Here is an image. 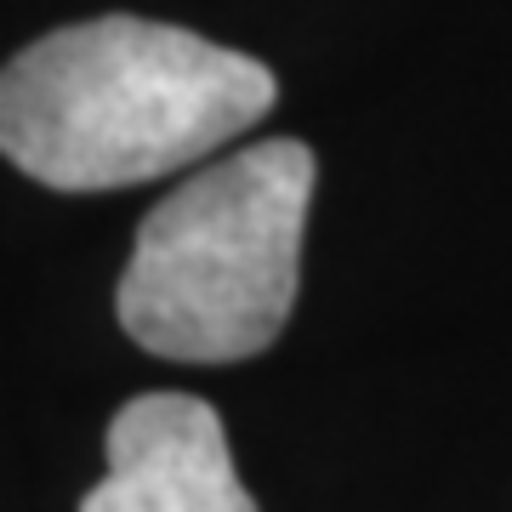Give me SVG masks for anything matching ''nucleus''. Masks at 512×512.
<instances>
[{
    "mask_svg": "<svg viewBox=\"0 0 512 512\" xmlns=\"http://www.w3.org/2000/svg\"><path fill=\"white\" fill-rule=\"evenodd\" d=\"M274 97L268 63L194 29L92 18L0 69V154L57 194H103L228 148Z\"/></svg>",
    "mask_w": 512,
    "mask_h": 512,
    "instance_id": "nucleus-1",
    "label": "nucleus"
},
{
    "mask_svg": "<svg viewBox=\"0 0 512 512\" xmlns=\"http://www.w3.org/2000/svg\"><path fill=\"white\" fill-rule=\"evenodd\" d=\"M313 148L251 143L171 188L137 228L120 274V325L177 365H239L274 348L296 308Z\"/></svg>",
    "mask_w": 512,
    "mask_h": 512,
    "instance_id": "nucleus-2",
    "label": "nucleus"
},
{
    "mask_svg": "<svg viewBox=\"0 0 512 512\" xmlns=\"http://www.w3.org/2000/svg\"><path fill=\"white\" fill-rule=\"evenodd\" d=\"M80 512H256L217 410L194 393H143L109 421V473Z\"/></svg>",
    "mask_w": 512,
    "mask_h": 512,
    "instance_id": "nucleus-3",
    "label": "nucleus"
}]
</instances>
